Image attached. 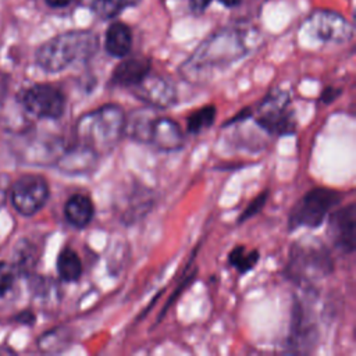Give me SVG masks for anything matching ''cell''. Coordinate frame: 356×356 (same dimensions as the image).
<instances>
[{
    "label": "cell",
    "mask_w": 356,
    "mask_h": 356,
    "mask_svg": "<svg viewBox=\"0 0 356 356\" xmlns=\"http://www.w3.org/2000/svg\"><path fill=\"white\" fill-rule=\"evenodd\" d=\"M248 53L245 36L236 29H221L210 35L179 67L181 76L191 83H204Z\"/></svg>",
    "instance_id": "1"
},
{
    "label": "cell",
    "mask_w": 356,
    "mask_h": 356,
    "mask_svg": "<svg viewBox=\"0 0 356 356\" xmlns=\"http://www.w3.org/2000/svg\"><path fill=\"white\" fill-rule=\"evenodd\" d=\"M125 113L114 103L103 104L82 114L75 125L76 143L99 159L108 154L124 136Z\"/></svg>",
    "instance_id": "2"
},
{
    "label": "cell",
    "mask_w": 356,
    "mask_h": 356,
    "mask_svg": "<svg viewBox=\"0 0 356 356\" xmlns=\"http://www.w3.org/2000/svg\"><path fill=\"white\" fill-rule=\"evenodd\" d=\"M97 47L96 33L68 31L44 42L36 51V63L47 72H60L75 63L89 60Z\"/></svg>",
    "instance_id": "3"
},
{
    "label": "cell",
    "mask_w": 356,
    "mask_h": 356,
    "mask_svg": "<svg viewBox=\"0 0 356 356\" xmlns=\"http://www.w3.org/2000/svg\"><path fill=\"white\" fill-rule=\"evenodd\" d=\"M332 268V257L324 243L317 239H303L298 241L289 252L286 275L300 286H310L331 274Z\"/></svg>",
    "instance_id": "4"
},
{
    "label": "cell",
    "mask_w": 356,
    "mask_h": 356,
    "mask_svg": "<svg viewBox=\"0 0 356 356\" xmlns=\"http://www.w3.org/2000/svg\"><path fill=\"white\" fill-rule=\"evenodd\" d=\"M342 193L330 188H314L305 193L292 207L288 218L289 229L317 228L330 211L341 202Z\"/></svg>",
    "instance_id": "5"
},
{
    "label": "cell",
    "mask_w": 356,
    "mask_h": 356,
    "mask_svg": "<svg viewBox=\"0 0 356 356\" xmlns=\"http://www.w3.org/2000/svg\"><path fill=\"white\" fill-rule=\"evenodd\" d=\"M256 124L270 135H292L296 129V117L288 92L271 90L257 106L253 114Z\"/></svg>",
    "instance_id": "6"
},
{
    "label": "cell",
    "mask_w": 356,
    "mask_h": 356,
    "mask_svg": "<svg viewBox=\"0 0 356 356\" xmlns=\"http://www.w3.org/2000/svg\"><path fill=\"white\" fill-rule=\"evenodd\" d=\"M49 193V184L43 177L28 174L14 182L11 188V202L18 213L32 216L46 204Z\"/></svg>",
    "instance_id": "7"
},
{
    "label": "cell",
    "mask_w": 356,
    "mask_h": 356,
    "mask_svg": "<svg viewBox=\"0 0 356 356\" xmlns=\"http://www.w3.org/2000/svg\"><path fill=\"white\" fill-rule=\"evenodd\" d=\"M22 104L28 113L38 118L56 120L65 110V96L53 85L38 83L24 93Z\"/></svg>",
    "instance_id": "8"
},
{
    "label": "cell",
    "mask_w": 356,
    "mask_h": 356,
    "mask_svg": "<svg viewBox=\"0 0 356 356\" xmlns=\"http://www.w3.org/2000/svg\"><path fill=\"white\" fill-rule=\"evenodd\" d=\"M309 28L312 35L330 43H343L352 38L353 28L345 17L330 10H317L309 17Z\"/></svg>",
    "instance_id": "9"
},
{
    "label": "cell",
    "mask_w": 356,
    "mask_h": 356,
    "mask_svg": "<svg viewBox=\"0 0 356 356\" xmlns=\"http://www.w3.org/2000/svg\"><path fill=\"white\" fill-rule=\"evenodd\" d=\"M131 92L136 99L153 108H167L177 103L175 86L168 79L150 72L132 86Z\"/></svg>",
    "instance_id": "10"
},
{
    "label": "cell",
    "mask_w": 356,
    "mask_h": 356,
    "mask_svg": "<svg viewBox=\"0 0 356 356\" xmlns=\"http://www.w3.org/2000/svg\"><path fill=\"white\" fill-rule=\"evenodd\" d=\"M317 339V328L309 307L298 299L293 305L286 346L292 352H310Z\"/></svg>",
    "instance_id": "11"
},
{
    "label": "cell",
    "mask_w": 356,
    "mask_h": 356,
    "mask_svg": "<svg viewBox=\"0 0 356 356\" xmlns=\"http://www.w3.org/2000/svg\"><path fill=\"white\" fill-rule=\"evenodd\" d=\"M328 236L339 250L352 253L356 246V207L349 203L328 216Z\"/></svg>",
    "instance_id": "12"
},
{
    "label": "cell",
    "mask_w": 356,
    "mask_h": 356,
    "mask_svg": "<svg viewBox=\"0 0 356 356\" xmlns=\"http://www.w3.org/2000/svg\"><path fill=\"white\" fill-rule=\"evenodd\" d=\"M185 138L179 125L168 117H154L149 143L161 152H175L184 146Z\"/></svg>",
    "instance_id": "13"
},
{
    "label": "cell",
    "mask_w": 356,
    "mask_h": 356,
    "mask_svg": "<svg viewBox=\"0 0 356 356\" xmlns=\"http://www.w3.org/2000/svg\"><path fill=\"white\" fill-rule=\"evenodd\" d=\"M150 60L146 57H129L122 60L114 68L110 83L113 86L131 89L150 72Z\"/></svg>",
    "instance_id": "14"
},
{
    "label": "cell",
    "mask_w": 356,
    "mask_h": 356,
    "mask_svg": "<svg viewBox=\"0 0 356 356\" xmlns=\"http://www.w3.org/2000/svg\"><path fill=\"white\" fill-rule=\"evenodd\" d=\"M99 161V157L89 149L75 143L57 159L60 168L68 174H83L90 171Z\"/></svg>",
    "instance_id": "15"
},
{
    "label": "cell",
    "mask_w": 356,
    "mask_h": 356,
    "mask_svg": "<svg viewBox=\"0 0 356 356\" xmlns=\"http://www.w3.org/2000/svg\"><path fill=\"white\" fill-rule=\"evenodd\" d=\"M95 214V204L85 193H74L64 204V216L75 228H85Z\"/></svg>",
    "instance_id": "16"
},
{
    "label": "cell",
    "mask_w": 356,
    "mask_h": 356,
    "mask_svg": "<svg viewBox=\"0 0 356 356\" xmlns=\"http://www.w3.org/2000/svg\"><path fill=\"white\" fill-rule=\"evenodd\" d=\"M149 107V106H147ZM156 114L153 107L149 108H139L135 110L131 115H125V125H124V135H128L131 139L140 142V143H149V135L152 122L154 120Z\"/></svg>",
    "instance_id": "17"
},
{
    "label": "cell",
    "mask_w": 356,
    "mask_h": 356,
    "mask_svg": "<svg viewBox=\"0 0 356 356\" xmlns=\"http://www.w3.org/2000/svg\"><path fill=\"white\" fill-rule=\"evenodd\" d=\"M104 47L113 57H125L132 47V33L128 25L122 22H113L106 31Z\"/></svg>",
    "instance_id": "18"
},
{
    "label": "cell",
    "mask_w": 356,
    "mask_h": 356,
    "mask_svg": "<svg viewBox=\"0 0 356 356\" xmlns=\"http://www.w3.org/2000/svg\"><path fill=\"white\" fill-rule=\"evenodd\" d=\"M57 273L63 281L75 282L82 275V261L72 248H64L57 257Z\"/></svg>",
    "instance_id": "19"
},
{
    "label": "cell",
    "mask_w": 356,
    "mask_h": 356,
    "mask_svg": "<svg viewBox=\"0 0 356 356\" xmlns=\"http://www.w3.org/2000/svg\"><path fill=\"white\" fill-rule=\"evenodd\" d=\"M259 252L245 246H235L228 253V263L241 274H246L254 268L259 261Z\"/></svg>",
    "instance_id": "20"
},
{
    "label": "cell",
    "mask_w": 356,
    "mask_h": 356,
    "mask_svg": "<svg viewBox=\"0 0 356 356\" xmlns=\"http://www.w3.org/2000/svg\"><path fill=\"white\" fill-rule=\"evenodd\" d=\"M216 114H217V110L213 104H207L195 110L186 118L188 132H191L192 135H197L199 132L207 129L210 125H213L216 120Z\"/></svg>",
    "instance_id": "21"
},
{
    "label": "cell",
    "mask_w": 356,
    "mask_h": 356,
    "mask_svg": "<svg viewBox=\"0 0 356 356\" xmlns=\"http://www.w3.org/2000/svg\"><path fill=\"white\" fill-rule=\"evenodd\" d=\"M140 3V0H95L92 3V8L97 17L103 19L114 18L122 10L128 7H135Z\"/></svg>",
    "instance_id": "22"
},
{
    "label": "cell",
    "mask_w": 356,
    "mask_h": 356,
    "mask_svg": "<svg viewBox=\"0 0 356 356\" xmlns=\"http://www.w3.org/2000/svg\"><path fill=\"white\" fill-rule=\"evenodd\" d=\"M267 196H268V192L264 191V192H261L257 197H254V199L245 207V210L242 211V214H241L239 218H238V222H243V221L249 220L250 217H253L254 214H257V213L263 209V206L266 204Z\"/></svg>",
    "instance_id": "23"
},
{
    "label": "cell",
    "mask_w": 356,
    "mask_h": 356,
    "mask_svg": "<svg viewBox=\"0 0 356 356\" xmlns=\"http://www.w3.org/2000/svg\"><path fill=\"white\" fill-rule=\"evenodd\" d=\"M14 278H15L14 268L8 263L0 260V295L6 293L13 286Z\"/></svg>",
    "instance_id": "24"
},
{
    "label": "cell",
    "mask_w": 356,
    "mask_h": 356,
    "mask_svg": "<svg viewBox=\"0 0 356 356\" xmlns=\"http://www.w3.org/2000/svg\"><path fill=\"white\" fill-rule=\"evenodd\" d=\"M211 0H189V6L193 11L196 13H202L207 8V6L210 4Z\"/></svg>",
    "instance_id": "25"
},
{
    "label": "cell",
    "mask_w": 356,
    "mask_h": 356,
    "mask_svg": "<svg viewBox=\"0 0 356 356\" xmlns=\"http://www.w3.org/2000/svg\"><path fill=\"white\" fill-rule=\"evenodd\" d=\"M47 6L50 7H54V8H61V7H65L71 3V0H46Z\"/></svg>",
    "instance_id": "26"
},
{
    "label": "cell",
    "mask_w": 356,
    "mask_h": 356,
    "mask_svg": "<svg viewBox=\"0 0 356 356\" xmlns=\"http://www.w3.org/2000/svg\"><path fill=\"white\" fill-rule=\"evenodd\" d=\"M222 6L228 7V8H232V7H236L242 3V0H218Z\"/></svg>",
    "instance_id": "27"
},
{
    "label": "cell",
    "mask_w": 356,
    "mask_h": 356,
    "mask_svg": "<svg viewBox=\"0 0 356 356\" xmlns=\"http://www.w3.org/2000/svg\"><path fill=\"white\" fill-rule=\"evenodd\" d=\"M4 185H1V182H0V204L3 203V200H4Z\"/></svg>",
    "instance_id": "28"
}]
</instances>
